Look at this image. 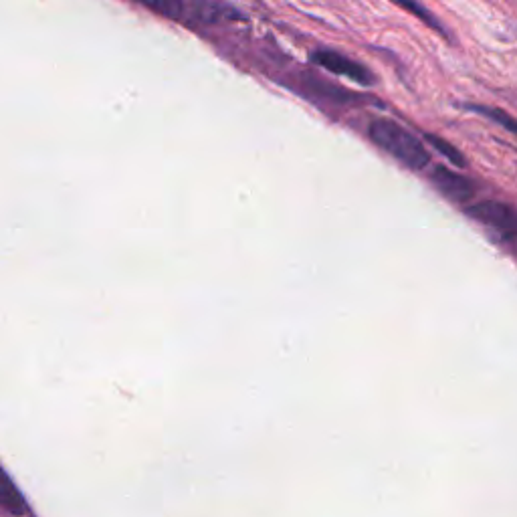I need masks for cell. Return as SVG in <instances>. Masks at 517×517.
I'll return each mask as SVG.
<instances>
[{
	"label": "cell",
	"mask_w": 517,
	"mask_h": 517,
	"mask_svg": "<svg viewBox=\"0 0 517 517\" xmlns=\"http://www.w3.org/2000/svg\"><path fill=\"white\" fill-rule=\"evenodd\" d=\"M368 136L378 148L388 152L410 170H423L431 162L425 144L415 134L404 130L392 120H374L368 128Z\"/></svg>",
	"instance_id": "obj_1"
},
{
	"label": "cell",
	"mask_w": 517,
	"mask_h": 517,
	"mask_svg": "<svg viewBox=\"0 0 517 517\" xmlns=\"http://www.w3.org/2000/svg\"><path fill=\"white\" fill-rule=\"evenodd\" d=\"M467 215L493 229L503 239H517V211L499 200H481L467 209Z\"/></svg>",
	"instance_id": "obj_2"
},
{
	"label": "cell",
	"mask_w": 517,
	"mask_h": 517,
	"mask_svg": "<svg viewBox=\"0 0 517 517\" xmlns=\"http://www.w3.org/2000/svg\"><path fill=\"white\" fill-rule=\"evenodd\" d=\"M314 63H318L320 67H324L326 71L334 73V75H342V77H348L352 81H358L362 85H370L374 81V75L358 61L338 53V51H332V49H318L314 55H312Z\"/></svg>",
	"instance_id": "obj_3"
},
{
	"label": "cell",
	"mask_w": 517,
	"mask_h": 517,
	"mask_svg": "<svg viewBox=\"0 0 517 517\" xmlns=\"http://www.w3.org/2000/svg\"><path fill=\"white\" fill-rule=\"evenodd\" d=\"M431 182L443 196L455 202H467L475 196V184L447 166H435L431 172Z\"/></svg>",
	"instance_id": "obj_4"
},
{
	"label": "cell",
	"mask_w": 517,
	"mask_h": 517,
	"mask_svg": "<svg viewBox=\"0 0 517 517\" xmlns=\"http://www.w3.org/2000/svg\"><path fill=\"white\" fill-rule=\"evenodd\" d=\"M196 23H204V25H213L219 21H227V19H241L243 15L229 7V5H219V3H194L188 5V13Z\"/></svg>",
	"instance_id": "obj_5"
},
{
	"label": "cell",
	"mask_w": 517,
	"mask_h": 517,
	"mask_svg": "<svg viewBox=\"0 0 517 517\" xmlns=\"http://www.w3.org/2000/svg\"><path fill=\"white\" fill-rule=\"evenodd\" d=\"M301 83H303V89H305L307 95L320 97V99H324L328 103H352V101H356L360 97V95L350 93L344 87H338V85H332V83H324V81L314 79V77H305Z\"/></svg>",
	"instance_id": "obj_6"
},
{
	"label": "cell",
	"mask_w": 517,
	"mask_h": 517,
	"mask_svg": "<svg viewBox=\"0 0 517 517\" xmlns=\"http://www.w3.org/2000/svg\"><path fill=\"white\" fill-rule=\"evenodd\" d=\"M0 499H3V505L15 515H23L27 511V503L9 475H5V479H3V491H0Z\"/></svg>",
	"instance_id": "obj_7"
},
{
	"label": "cell",
	"mask_w": 517,
	"mask_h": 517,
	"mask_svg": "<svg viewBox=\"0 0 517 517\" xmlns=\"http://www.w3.org/2000/svg\"><path fill=\"white\" fill-rule=\"evenodd\" d=\"M469 108H471L473 112H477V114H481V116H485V118L497 122V124L503 126L507 132H511L513 136H517V120H515L513 116H509V114H505L503 110L491 108V106H469Z\"/></svg>",
	"instance_id": "obj_8"
},
{
	"label": "cell",
	"mask_w": 517,
	"mask_h": 517,
	"mask_svg": "<svg viewBox=\"0 0 517 517\" xmlns=\"http://www.w3.org/2000/svg\"><path fill=\"white\" fill-rule=\"evenodd\" d=\"M427 138V142L439 152V154H443L449 162H453L455 166H467V160H465V156L453 146V144H449L447 140H443V138H439V136H435V134H427L425 136Z\"/></svg>",
	"instance_id": "obj_9"
},
{
	"label": "cell",
	"mask_w": 517,
	"mask_h": 517,
	"mask_svg": "<svg viewBox=\"0 0 517 517\" xmlns=\"http://www.w3.org/2000/svg\"><path fill=\"white\" fill-rule=\"evenodd\" d=\"M144 7L162 17H168V19H182L188 13V5L174 3V0H162V3H144Z\"/></svg>",
	"instance_id": "obj_10"
},
{
	"label": "cell",
	"mask_w": 517,
	"mask_h": 517,
	"mask_svg": "<svg viewBox=\"0 0 517 517\" xmlns=\"http://www.w3.org/2000/svg\"><path fill=\"white\" fill-rule=\"evenodd\" d=\"M400 7H402V9H406V11H410V13L419 15V19H423V21H425L427 25H431L433 29H439V31H443V29H441V25H439V23L433 19V15H431V13H427V11H425L421 5H417V3H402Z\"/></svg>",
	"instance_id": "obj_11"
}]
</instances>
